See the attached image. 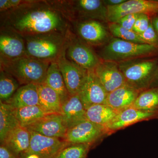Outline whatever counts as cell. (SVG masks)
Masks as SVG:
<instances>
[{"mask_svg":"<svg viewBox=\"0 0 158 158\" xmlns=\"http://www.w3.org/2000/svg\"><path fill=\"white\" fill-rule=\"evenodd\" d=\"M1 28L23 37L60 33L66 35L69 20L54 2L24 1L18 7L1 12Z\"/></svg>","mask_w":158,"mask_h":158,"instance_id":"obj_1","label":"cell"},{"mask_svg":"<svg viewBox=\"0 0 158 158\" xmlns=\"http://www.w3.org/2000/svg\"><path fill=\"white\" fill-rule=\"evenodd\" d=\"M50 63L27 56L13 60L0 59L1 70L11 75L23 85L44 83Z\"/></svg>","mask_w":158,"mask_h":158,"instance_id":"obj_2","label":"cell"},{"mask_svg":"<svg viewBox=\"0 0 158 158\" xmlns=\"http://www.w3.org/2000/svg\"><path fill=\"white\" fill-rule=\"evenodd\" d=\"M98 56L102 60L118 63L158 57V48L147 44L135 43L114 37L102 49Z\"/></svg>","mask_w":158,"mask_h":158,"instance_id":"obj_3","label":"cell"},{"mask_svg":"<svg viewBox=\"0 0 158 158\" xmlns=\"http://www.w3.org/2000/svg\"><path fill=\"white\" fill-rule=\"evenodd\" d=\"M23 38L27 56L51 62L56 61L67 43V34L60 33L40 34Z\"/></svg>","mask_w":158,"mask_h":158,"instance_id":"obj_4","label":"cell"},{"mask_svg":"<svg viewBox=\"0 0 158 158\" xmlns=\"http://www.w3.org/2000/svg\"><path fill=\"white\" fill-rule=\"evenodd\" d=\"M126 85L140 92L150 87L158 64V57L142 58L118 63Z\"/></svg>","mask_w":158,"mask_h":158,"instance_id":"obj_5","label":"cell"},{"mask_svg":"<svg viewBox=\"0 0 158 158\" xmlns=\"http://www.w3.org/2000/svg\"><path fill=\"white\" fill-rule=\"evenodd\" d=\"M69 21L76 15L81 18L107 22V8L103 1L79 0L55 2Z\"/></svg>","mask_w":158,"mask_h":158,"instance_id":"obj_6","label":"cell"},{"mask_svg":"<svg viewBox=\"0 0 158 158\" xmlns=\"http://www.w3.org/2000/svg\"><path fill=\"white\" fill-rule=\"evenodd\" d=\"M65 55L69 60L87 70H94L101 60L92 49L79 40L70 31L67 34Z\"/></svg>","mask_w":158,"mask_h":158,"instance_id":"obj_7","label":"cell"},{"mask_svg":"<svg viewBox=\"0 0 158 158\" xmlns=\"http://www.w3.org/2000/svg\"><path fill=\"white\" fill-rule=\"evenodd\" d=\"M110 135L106 128L85 119L69 129L64 139L69 144H88L92 146Z\"/></svg>","mask_w":158,"mask_h":158,"instance_id":"obj_8","label":"cell"},{"mask_svg":"<svg viewBox=\"0 0 158 158\" xmlns=\"http://www.w3.org/2000/svg\"><path fill=\"white\" fill-rule=\"evenodd\" d=\"M107 22L116 23L127 15L145 14L151 17L158 14V0H129L114 6H107Z\"/></svg>","mask_w":158,"mask_h":158,"instance_id":"obj_9","label":"cell"},{"mask_svg":"<svg viewBox=\"0 0 158 158\" xmlns=\"http://www.w3.org/2000/svg\"><path fill=\"white\" fill-rule=\"evenodd\" d=\"M65 50L66 47L56 62L68 93L70 96H73L78 94L87 76L88 70L69 60L65 55Z\"/></svg>","mask_w":158,"mask_h":158,"instance_id":"obj_10","label":"cell"},{"mask_svg":"<svg viewBox=\"0 0 158 158\" xmlns=\"http://www.w3.org/2000/svg\"><path fill=\"white\" fill-rule=\"evenodd\" d=\"M31 134L30 147L27 154H35L42 158H55L69 144L59 138H51L29 131Z\"/></svg>","mask_w":158,"mask_h":158,"instance_id":"obj_11","label":"cell"},{"mask_svg":"<svg viewBox=\"0 0 158 158\" xmlns=\"http://www.w3.org/2000/svg\"><path fill=\"white\" fill-rule=\"evenodd\" d=\"M26 56V43L23 37L14 31L1 28L0 59L13 60Z\"/></svg>","mask_w":158,"mask_h":158,"instance_id":"obj_12","label":"cell"},{"mask_svg":"<svg viewBox=\"0 0 158 158\" xmlns=\"http://www.w3.org/2000/svg\"><path fill=\"white\" fill-rule=\"evenodd\" d=\"M108 94L94 70H88L78 94L85 109L93 105L106 104Z\"/></svg>","mask_w":158,"mask_h":158,"instance_id":"obj_13","label":"cell"},{"mask_svg":"<svg viewBox=\"0 0 158 158\" xmlns=\"http://www.w3.org/2000/svg\"><path fill=\"white\" fill-rule=\"evenodd\" d=\"M26 128L43 135L59 139H65L68 129L62 114L58 113L47 115Z\"/></svg>","mask_w":158,"mask_h":158,"instance_id":"obj_14","label":"cell"},{"mask_svg":"<svg viewBox=\"0 0 158 158\" xmlns=\"http://www.w3.org/2000/svg\"><path fill=\"white\" fill-rule=\"evenodd\" d=\"M93 70L108 94L126 85L124 76L116 62L101 59Z\"/></svg>","mask_w":158,"mask_h":158,"instance_id":"obj_15","label":"cell"},{"mask_svg":"<svg viewBox=\"0 0 158 158\" xmlns=\"http://www.w3.org/2000/svg\"><path fill=\"white\" fill-rule=\"evenodd\" d=\"M77 30L81 38L90 45H104L110 40L107 30L98 20H88L79 22Z\"/></svg>","mask_w":158,"mask_h":158,"instance_id":"obj_16","label":"cell"},{"mask_svg":"<svg viewBox=\"0 0 158 158\" xmlns=\"http://www.w3.org/2000/svg\"><path fill=\"white\" fill-rule=\"evenodd\" d=\"M154 119H158L157 113L131 107L118 113L106 128L111 135L118 130L123 129L137 123Z\"/></svg>","mask_w":158,"mask_h":158,"instance_id":"obj_17","label":"cell"},{"mask_svg":"<svg viewBox=\"0 0 158 158\" xmlns=\"http://www.w3.org/2000/svg\"><path fill=\"white\" fill-rule=\"evenodd\" d=\"M140 93L125 85L108 94L106 104L119 113L132 107Z\"/></svg>","mask_w":158,"mask_h":158,"instance_id":"obj_18","label":"cell"},{"mask_svg":"<svg viewBox=\"0 0 158 158\" xmlns=\"http://www.w3.org/2000/svg\"><path fill=\"white\" fill-rule=\"evenodd\" d=\"M86 110L78 94L70 96L62 104V115L68 129L87 119Z\"/></svg>","mask_w":158,"mask_h":158,"instance_id":"obj_19","label":"cell"},{"mask_svg":"<svg viewBox=\"0 0 158 158\" xmlns=\"http://www.w3.org/2000/svg\"><path fill=\"white\" fill-rule=\"evenodd\" d=\"M31 134L27 128L19 125L12 130L1 145H4L15 154L23 157L30 147Z\"/></svg>","mask_w":158,"mask_h":158,"instance_id":"obj_20","label":"cell"},{"mask_svg":"<svg viewBox=\"0 0 158 158\" xmlns=\"http://www.w3.org/2000/svg\"><path fill=\"white\" fill-rule=\"evenodd\" d=\"M6 103L14 109L40 106L37 85L28 84L21 86Z\"/></svg>","mask_w":158,"mask_h":158,"instance_id":"obj_21","label":"cell"},{"mask_svg":"<svg viewBox=\"0 0 158 158\" xmlns=\"http://www.w3.org/2000/svg\"><path fill=\"white\" fill-rule=\"evenodd\" d=\"M40 106L50 113L62 114V102L59 94L45 83L37 85Z\"/></svg>","mask_w":158,"mask_h":158,"instance_id":"obj_22","label":"cell"},{"mask_svg":"<svg viewBox=\"0 0 158 158\" xmlns=\"http://www.w3.org/2000/svg\"><path fill=\"white\" fill-rule=\"evenodd\" d=\"M118 113L106 104L90 106L86 109V118L93 123L106 128Z\"/></svg>","mask_w":158,"mask_h":158,"instance_id":"obj_23","label":"cell"},{"mask_svg":"<svg viewBox=\"0 0 158 158\" xmlns=\"http://www.w3.org/2000/svg\"><path fill=\"white\" fill-rule=\"evenodd\" d=\"M44 83L59 94L62 104L70 96L56 61L51 62Z\"/></svg>","mask_w":158,"mask_h":158,"instance_id":"obj_24","label":"cell"},{"mask_svg":"<svg viewBox=\"0 0 158 158\" xmlns=\"http://www.w3.org/2000/svg\"><path fill=\"white\" fill-rule=\"evenodd\" d=\"M13 110L20 125L24 127L38 121L47 115L53 114L47 112L40 106H29L18 109L13 108Z\"/></svg>","mask_w":158,"mask_h":158,"instance_id":"obj_25","label":"cell"},{"mask_svg":"<svg viewBox=\"0 0 158 158\" xmlns=\"http://www.w3.org/2000/svg\"><path fill=\"white\" fill-rule=\"evenodd\" d=\"M20 125L10 105L0 101V141L2 144L12 130Z\"/></svg>","mask_w":158,"mask_h":158,"instance_id":"obj_26","label":"cell"},{"mask_svg":"<svg viewBox=\"0 0 158 158\" xmlns=\"http://www.w3.org/2000/svg\"><path fill=\"white\" fill-rule=\"evenodd\" d=\"M132 107L158 114V88H149L141 91Z\"/></svg>","mask_w":158,"mask_h":158,"instance_id":"obj_27","label":"cell"},{"mask_svg":"<svg viewBox=\"0 0 158 158\" xmlns=\"http://www.w3.org/2000/svg\"><path fill=\"white\" fill-rule=\"evenodd\" d=\"M20 84L14 77L6 72H0V101L7 102L19 88Z\"/></svg>","mask_w":158,"mask_h":158,"instance_id":"obj_28","label":"cell"},{"mask_svg":"<svg viewBox=\"0 0 158 158\" xmlns=\"http://www.w3.org/2000/svg\"><path fill=\"white\" fill-rule=\"evenodd\" d=\"M108 27L110 33L115 38L135 43L146 44L139 34L133 31L124 28L117 23H108Z\"/></svg>","mask_w":158,"mask_h":158,"instance_id":"obj_29","label":"cell"},{"mask_svg":"<svg viewBox=\"0 0 158 158\" xmlns=\"http://www.w3.org/2000/svg\"><path fill=\"white\" fill-rule=\"evenodd\" d=\"M91 147L88 144H69L55 158H87Z\"/></svg>","mask_w":158,"mask_h":158,"instance_id":"obj_30","label":"cell"},{"mask_svg":"<svg viewBox=\"0 0 158 158\" xmlns=\"http://www.w3.org/2000/svg\"><path fill=\"white\" fill-rule=\"evenodd\" d=\"M139 35L145 43L158 48V35L153 26L152 20L147 30Z\"/></svg>","mask_w":158,"mask_h":158,"instance_id":"obj_31","label":"cell"},{"mask_svg":"<svg viewBox=\"0 0 158 158\" xmlns=\"http://www.w3.org/2000/svg\"><path fill=\"white\" fill-rule=\"evenodd\" d=\"M151 20V17L147 14H141L136 20L133 31L138 34H142L148 28Z\"/></svg>","mask_w":158,"mask_h":158,"instance_id":"obj_32","label":"cell"},{"mask_svg":"<svg viewBox=\"0 0 158 158\" xmlns=\"http://www.w3.org/2000/svg\"><path fill=\"white\" fill-rule=\"evenodd\" d=\"M141 14H131L127 15L121 18L116 23L124 28L133 31V27L136 20Z\"/></svg>","mask_w":158,"mask_h":158,"instance_id":"obj_33","label":"cell"},{"mask_svg":"<svg viewBox=\"0 0 158 158\" xmlns=\"http://www.w3.org/2000/svg\"><path fill=\"white\" fill-rule=\"evenodd\" d=\"M24 1L20 0H1L0 11L4 12L18 7L24 2Z\"/></svg>","mask_w":158,"mask_h":158,"instance_id":"obj_34","label":"cell"},{"mask_svg":"<svg viewBox=\"0 0 158 158\" xmlns=\"http://www.w3.org/2000/svg\"><path fill=\"white\" fill-rule=\"evenodd\" d=\"M0 158H23L15 154L4 145L0 147Z\"/></svg>","mask_w":158,"mask_h":158,"instance_id":"obj_35","label":"cell"},{"mask_svg":"<svg viewBox=\"0 0 158 158\" xmlns=\"http://www.w3.org/2000/svg\"><path fill=\"white\" fill-rule=\"evenodd\" d=\"M127 1V0H106L103 2L106 6H114L120 5Z\"/></svg>","mask_w":158,"mask_h":158,"instance_id":"obj_36","label":"cell"},{"mask_svg":"<svg viewBox=\"0 0 158 158\" xmlns=\"http://www.w3.org/2000/svg\"><path fill=\"white\" fill-rule=\"evenodd\" d=\"M158 88V64L154 77L149 88Z\"/></svg>","mask_w":158,"mask_h":158,"instance_id":"obj_37","label":"cell"},{"mask_svg":"<svg viewBox=\"0 0 158 158\" xmlns=\"http://www.w3.org/2000/svg\"><path fill=\"white\" fill-rule=\"evenodd\" d=\"M151 20L153 26L158 35V14L152 17Z\"/></svg>","mask_w":158,"mask_h":158,"instance_id":"obj_38","label":"cell"},{"mask_svg":"<svg viewBox=\"0 0 158 158\" xmlns=\"http://www.w3.org/2000/svg\"><path fill=\"white\" fill-rule=\"evenodd\" d=\"M23 158H42L40 156L35 154H27L23 156Z\"/></svg>","mask_w":158,"mask_h":158,"instance_id":"obj_39","label":"cell"}]
</instances>
